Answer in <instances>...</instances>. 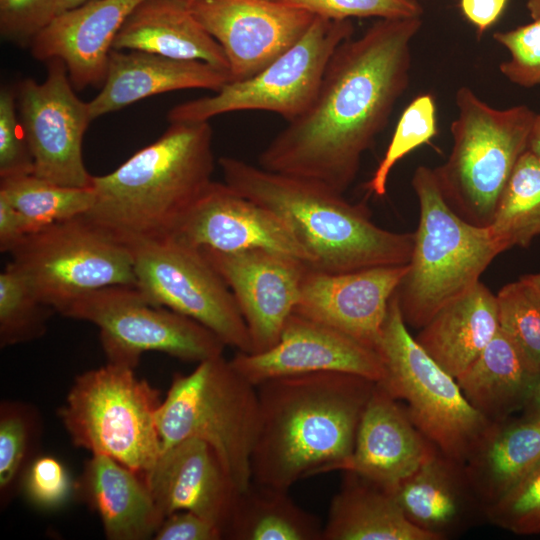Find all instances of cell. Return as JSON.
Wrapping results in <instances>:
<instances>
[{
	"mask_svg": "<svg viewBox=\"0 0 540 540\" xmlns=\"http://www.w3.org/2000/svg\"><path fill=\"white\" fill-rule=\"evenodd\" d=\"M421 17L380 19L332 55L311 105L263 149L258 165L343 194L409 84Z\"/></svg>",
	"mask_w": 540,
	"mask_h": 540,
	"instance_id": "6da1fadb",
	"label": "cell"
},
{
	"mask_svg": "<svg viewBox=\"0 0 540 540\" xmlns=\"http://www.w3.org/2000/svg\"><path fill=\"white\" fill-rule=\"evenodd\" d=\"M375 384L355 374L316 372L257 385L251 481L289 490L300 479L340 471Z\"/></svg>",
	"mask_w": 540,
	"mask_h": 540,
	"instance_id": "7a4b0ae2",
	"label": "cell"
},
{
	"mask_svg": "<svg viewBox=\"0 0 540 540\" xmlns=\"http://www.w3.org/2000/svg\"><path fill=\"white\" fill-rule=\"evenodd\" d=\"M212 138L208 121L171 122L117 169L92 177L84 215L128 246L170 238L213 181Z\"/></svg>",
	"mask_w": 540,
	"mask_h": 540,
	"instance_id": "3957f363",
	"label": "cell"
},
{
	"mask_svg": "<svg viewBox=\"0 0 540 540\" xmlns=\"http://www.w3.org/2000/svg\"><path fill=\"white\" fill-rule=\"evenodd\" d=\"M218 162L227 185L290 226L312 268L344 273L409 263L414 233L381 228L365 205L350 203L321 183L238 158L223 156Z\"/></svg>",
	"mask_w": 540,
	"mask_h": 540,
	"instance_id": "277c9868",
	"label": "cell"
},
{
	"mask_svg": "<svg viewBox=\"0 0 540 540\" xmlns=\"http://www.w3.org/2000/svg\"><path fill=\"white\" fill-rule=\"evenodd\" d=\"M412 186L419 223L396 296L406 325L421 329L441 307L479 282L504 251L488 227L472 224L452 209L433 169L417 167Z\"/></svg>",
	"mask_w": 540,
	"mask_h": 540,
	"instance_id": "5b68a950",
	"label": "cell"
},
{
	"mask_svg": "<svg viewBox=\"0 0 540 540\" xmlns=\"http://www.w3.org/2000/svg\"><path fill=\"white\" fill-rule=\"evenodd\" d=\"M161 450L184 439L208 443L239 492L251 483L259 428L257 388L223 354L175 374L157 410Z\"/></svg>",
	"mask_w": 540,
	"mask_h": 540,
	"instance_id": "8992f818",
	"label": "cell"
},
{
	"mask_svg": "<svg viewBox=\"0 0 540 540\" xmlns=\"http://www.w3.org/2000/svg\"><path fill=\"white\" fill-rule=\"evenodd\" d=\"M455 100L458 117L451 124L452 149L446 162L433 170L452 209L466 221L487 227L527 149L536 114L524 105L493 108L466 86L457 90Z\"/></svg>",
	"mask_w": 540,
	"mask_h": 540,
	"instance_id": "52a82bcc",
	"label": "cell"
},
{
	"mask_svg": "<svg viewBox=\"0 0 540 540\" xmlns=\"http://www.w3.org/2000/svg\"><path fill=\"white\" fill-rule=\"evenodd\" d=\"M134 370L107 362L81 373L59 417L74 446L146 477L161 452L156 416L162 400Z\"/></svg>",
	"mask_w": 540,
	"mask_h": 540,
	"instance_id": "ba28073f",
	"label": "cell"
},
{
	"mask_svg": "<svg viewBox=\"0 0 540 540\" xmlns=\"http://www.w3.org/2000/svg\"><path fill=\"white\" fill-rule=\"evenodd\" d=\"M378 353L385 376L377 383L407 403L412 422L439 451L465 463L492 422L468 402L456 378L410 334L396 292L389 303Z\"/></svg>",
	"mask_w": 540,
	"mask_h": 540,
	"instance_id": "9c48e42d",
	"label": "cell"
},
{
	"mask_svg": "<svg viewBox=\"0 0 540 540\" xmlns=\"http://www.w3.org/2000/svg\"><path fill=\"white\" fill-rule=\"evenodd\" d=\"M9 254L35 296L61 314L92 291L136 286L131 248L85 215L28 234Z\"/></svg>",
	"mask_w": 540,
	"mask_h": 540,
	"instance_id": "30bf717a",
	"label": "cell"
},
{
	"mask_svg": "<svg viewBox=\"0 0 540 540\" xmlns=\"http://www.w3.org/2000/svg\"><path fill=\"white\" fill-rule=\"evenodd\" d=\"M62 315L97 326L107 362L133 369L146 352L199 363L222 355L226 347L208 328L151 303L133 285L92 291L69 305Z\"/></svg>",
	"mask_w": 540,
	"mask_h": 540,
	"instance_id": "8fae6325",
	"label": "cell"
},
{
	"mask_svg": "<svg viewBox=\"0 0 540 540\" xmlns=\"http://www.w3.org/2000/svg\"><path fill=\"white\" fill-rule=\"evenodd\" d=\"M353 31L349 19L316 16L305 34L261 71L228 82L211 96L181 103L167 118L170 123L208 121L224 113L263 110L289 122L311 105L332 55Z\"/></svg>",
	"mask_w": 540,
	"mask_h": 540,
	"instance_id": "7c38bea8",
	"label": "cell"
},
{
	"mask_svg": "<svg viewBox=\"0 0 540 540\" xmlns=\"http://www.w3.org/2000/svg\"><path fill=\"white\" fill-rule=\"evenodd\" d=\"M129 247L136 287L151 303L197 321L226 346L251 353L249 332L234 296L199 249L173 238Z\"/></svg>",
	"mask_w": 540,
	"mask_h": 540,
	"instance_id": "4fadbf2b",
	"label": "cell"
},
{
	"mask_svg": "<svg viewBox=\"0 0 540 540\" xmlns=\"http://www.w3.org/2000/svg\"><path fill=\"white\" fill-rule=\"evenodd\" d=\"M64 62L48 61L44 82L31 78L17 87L16 103L33 160V174L50 182L74 188H90L82 143L92 121L88 102L74 92Z\"/></svg>",
	"mask_w": 540,
	"mask_h": 540,
	"instance_id": "5bb4252c",
	"label": "cell"
},
{
	"mask_svg": "<svg viewBox=\"0 0 540 540\" xmlns=\"http://www.w3.org/2000/svg\"><path fill=\"white\" fill-rule=\"evenodd\" d=\"M188 7L222 47L231 81L249 78L269 65L316 17L277 0H196Z\"/></svg>",
	"mask_w": 540,
	"mask_h": 540,
	"instance_id": "9a60e30c",
	"label": "cell"
},
{
	"mask_svg": "<svg viewBox=\"0 0 540 540\" xmlns=\"http://www.w3.org/2000/svg\"><path fill=\"white\" fill-rule=\"evenodd\" d=\"M199 250L232 292L249 332L251 353L270 349L296 308L308 264L263 248Z\"/></svg>",
	"mask_w": 540,
	"mask_h": 540,
	"instance_id": "2e32d148",
	"label": "cell"
},
{
	"mask_svg": "<svg viewBox=\"0 0 540 540\" xmlns=\"http://www.w3.org/2000/svg\"><path fill=\"white\" fill-rule=\"evenodd\" d=\"M233 367L254 386L285 376L316 372H344L381 382V355L352 337L319 321L293 312L279 340L259 353L239 352Z\"/></svg>",
	"mask_w": 540,
	"mask_h": 540,
	"instance_id": "e0dca14e",
	"label": "cell"
},
{
	"mask_svg": "<svg viewBox=\"0 0 540 540\" xmlns=\"http://www.w3.org/2000/svg\"><path fill=\"white\" fill-rule=\"evenodd\" d=\"M407 265L344 273L324 272L308 265L294 312L378 352L389 303Z\"/></svg>",
	"mask_w": 540,
	"mask_h": 540,
	"instance_id": "ac0fdd59",
	"label": "cell"
},
{
	"mask_svg": "<svg viewBox=\"0 0 540 540\" xmlns=\"http://www.w3.org/2000/svg\"><path fill=\"white\" fill-rule=\"evenodd\" d=\"M170 238L219 252L269 249L310 264L306 250L279 215L225 182L209 184Z\"/></svg>",
	"mask_w": 540,
	"mask_h": 540,
	"instance_id": "d6986e66",
	"label": "cell"
},
{
	"mask_svg": "<svg viewBox=\"0 0 540 540\" xmlns=\"http://www.w3.org/2000/svg\"><path fill=\"white\" fill-rule=\"evenodd\" d=\"M145 478L164 517L191 511L217 525L224 538L239 491L208 443L187 438L161 450Z\"/></svg>",
	"mask_w": 540,
	"mask_h": 540,
	"instance_id": "ffe728a7",
	"label": "cell"
},
{
	"mask_svg": "<svg viewBox=\"0 0 540 540\" xmlns=\"http://www.w3.org/2000/svg\"><path fill=\"white\" fill-rule=\"evenodd\" d=\"M144 0H91L57 14L32 40L40 61L60 59L77 90L103 84L113 41Z\"/></svg>",
	"mask_w": 540,
	"mask_h": 540,
	"instance_id": "44dd1931",
	"label": "cell"
},
{
	"mask_svg": "<svg viewBox=\"0 0 540 540\" xmlns=\"http://www.w3.org/2000/svg\"><path fill=\"white\" fill-rule=\"evenodd\" d=\"M435 448L412 422L405 405L376 382L353 452L340 471L354 472L392 492Z\"/></svg>",
	"mask_w": 540,
	"mask_h": 540,
	"instance_id": "7402d4cb",
	"label": "cell"
},
{
	"mask_svg": "<svg viewBox=\"0 0 540 540\" xmlns=\"http://www.w3.org/2000/svg\"><path fill=\"white\" fill-rule=\"evenodd\" d=\"M392 494L408 521L432 540L456 537L486 520L465 464L437 448Z\"/></svg>",
	"mask_w": 540,
	"mask_h": 540,
	"instance_id": "603a6c76",
	"label": "cell"
},
{
	"mask_svg": "<svg viewBox=\"0 0 540 540\" xmlns=\"http://www.w3.org/2000/svg\"><path fill=\"white\" fill-rule=\"evenodd\" d=\"M230 81L228 71L206 62L112 49L105 81L88 102L89 112L94 120L152 95L196 88L217 92Z\"/></svg>",
	"mask_w": 540,
	"mask_h": 540,
	"instance_id": "cb8c5ba5",
	"label": "cell"
},
{
	"mask_svg": "<svg viewBox=\"0 0 540 540\" xmlns=\"http://www.w3.org/2000/svg\"><path fill=\"white\" fill-rule=\"evenodd\" d=\"M74 493L99 516L109 540H146L164 520L146 478L105 455L92 454Z\"/></svg>",
	"mask_w": 540,
	"mask_h": 540,
	"instance_id": "d4e9b609",
	"label": "cell"
},
{
	"mask_svg": "<svg viewBox=\"0 0 540 540\" xmlns=\"http://www.w3.org/2000/svg\"><path fill=\"white\" fill-rule=\"evenodd\" d=\"M112 49L202 61L229 72L222 47L179 0L141 2L122 24Z\"/></svg>",
	"mask_w": 540,
	"mask_h": 540,
	"instance_id": "484cf974",
	"label": "cell"
},
{
	"mask_svg": "<svg viewBox=\"0 0 540 540\" xmlns=\"http://www.w3.org/2000/svg\"><path fill=\"white\" fill-rule=\"evenodd\" d=\"M498 330L496 295L479 281L441 307L415 339L456 378L481 354Z\"/></svg>",
	"mask_w": 540,
	"mask_h": 540,
	"instance_id": "4316f807",
	"label": "cell"
},
{
	"mask_svg": "<svg viewBox=\"0 0 540 540\" xmlns=\"http://www.w3.org/2000/svg\"><path fill=\"white\" fill-rule=\"evenodd\" d=\"M456 380L468 402L487 420L497 422L523 410L540 385V372L499 328Z\"/></svg>",
	"mask_w": 540,
	"mask_h": 540,
	"instance_id": "83f0119b",
	"label": "cell"
},
{
	"mask_svg": "<svg viewBox=\"0 0 540 540\" xmlns=\"http://www.w3.org/2000/svg\"><path fill=\"white\" fill-rule=\"evenodd\" d=\"M322 540H432L405 517L392 492L344 472L323 526Z\"/></svg>",
	"mask_w": 540,
	"mask_h": 540,
	"instance_id": "f1b7e54d",
	"label": "cell"
},
{
	"mask_svg": "<svg viewBox=\"0 0 540 540\" xmlns=\"http://www.w3.org/2000/svg\"><path fill=\"white\" fill-rule=\"evenodd\" d=\"M539 460L540 424L510 416L491 423L464 464L487 509Z\"/></svg>",
	"mask_w": 540,
	"mask_h": 540,
	"instance_id": "f546056e",
	"label": "cell"
},
{
	"mask_svg": "<svg viewBox=\"0 0 540 540\" xmlns=\"http://www.w3.org/2000/svg\"><path fill=\"white\" fill-rule=\"evenodd\" d=\"M323 526L288 490L251 481L237 496L224 539L322 540Z\"/></svg>",
	"mask_w": 540,
	"mask_h": 540,
	"instance_id": "4dcf8cb0",
	"label": "cell"
},
{
	"mask_svg": "<svg viewBox=\"0 0 540 540\" xmlns=\"http://www.w3.org/2000/svg\"><path fill=\"white\" fill-rule=\"evenodd\" d=\"M487 227L503 251L528 247L540 235V160L528 150L518 159Z\"/></svg>",
	"mask_w": 540,
	"mask_h": 540,
	"instance_id": "1f68e13d",
	"label": "cell"
},
{
	"mask_svg": "<svg viewBox=\"0 0 540 540\" xmlns=\"http://www.w3.org/2000/svg\"><path fill=\"white\" fill-rule=\"evenodd\" d=\"M0 195L22 214L33 232L52 223L84 215L94 202L91 187L62 186L34 174L2 178Z\"/></svg>",
	"mask_w": 540,
	"mask_h": 540,
	"instance_id": "d6a6232c",
	"label": "cell"
},
{
	"mask_svg": "<svg viewBox=\"0 0 540 540\" xmlns=\"http://www.w3.org/2000/svg\"><path fill=\"white\" fill-rule=\"evenodd\" d=\"M37 410L20 401L0 405V504L5 507L21 489L25 472L37 456L40 436Z\"/></svg>",
	"mask_w": 540,
	"mask_h": 540,
	"instance_id": "836d02e7",
	"label": "cell"
},
{
	"mask_svg": "<svg viewBox=\"0 0 540 540\" xmlns=\"http://www.w3.org/2000/svg\"><path fill=\"white\" fill-rule=\"evenodd\" d=\"M55 312L39 300L8 263L0 273V347L6 348L42 337Z\"/></svg>",
	"mask_w": 540,
	"mask_h": 540,
	"instance_id": "e575fe53",
	"label": "cell"
},
{
	"mask_svg": "<svg viewBox=\"0 0 540 540\" xmlns=\"http://www.w3.org/2000/svg\"><path fill=\"white\" fill-rule=\"evenodd\" d=\"M499 328L540 372V294L523 279L496 294Z\"/></svg>",
	"mask_w": 540,
	"mask_h": 540,
	"instance_id": "d590c367",
	"label": "cell"
},
{
	"mask_svg": "<svg viewBox=\"0 0 540 540\" xmlns=\"http://www.w3.org/2000/svg\"><path fill=\"white\" fill-rule=\"evenodd\" d=\"M436 133L434 98L428 93L421 94L402 112L386 152L366 185L367 190L376 196H384L389 174L395 164L417 147L429 142Z\"/></svg>",
	"mask_w": 540,
	"mask_h": 540,
	"instance_id": "8d00e7d4",
	"label": "cell"
},
{
	"mask_svg": "<svg viewBox=\"0 0 540 540\" xmlns=\"http://www.w3.org/2000/svg\"><path fill=\"white\" fill-rule=\"evenodd\" d=\"M486 520L516 535L540 534V460L486 509Z\"/></svg>",
	"mask_w": 540,
	"mask_h": 540,
	"instance_id": "74e56055",
	"label": "cell"
},
{
	"mask_svg": "<svg viewBox=\"0 0 540 540\" xmlns=\"http://www.w3.org/2000/svg\"><path fill=\"white\" fill-rule=\"evenodd\" d=\"M493 38L510 55L500 64L501 73L519 86L540 85V18L509 31L496 32Z\"/></svg>",
	"mask_w": 540,
	"mask_h": 540,
	"instance_id": "f35d334b",
	"label": "cell"
},
{
	"mask_svg": "<svg viewBox=\"0 0 540 540\" xmlns=\"http://www.w3.org/2000/svg\"><path fill=\"white\" fill-rule=\"evenodd\" d=\"M308 11L315 16L348 20L351 17L380 19L421 17L423 8L417 0H277Z\"/></svg>",
	"mask_w": 540,
	"mask_h": 540,
	"instance_id": "ab89813d",
	"label": "cell"
},
{
	"mask_svg": "<svg viewBox=\"0 0 540 540\" xmlns=\"http://www.w3.org/2000/svg\"><path fill=\"white\" fill-rule=\"evenodd\" d=\"M34 160L19 119L16 92H0V179L33 174Z\"/></svg>",
	"mask_w": 540,
	"mask_h": 540,
	"instance_id": "60d3db41",
	"label": "cell"
},
{
	"mask_svg": "<svg viewBox=\"0 0 540 540\" xmlns=\"http://www.w3.org/2000/svg\"><path fill=\"white\" fill-rule=\"evenodd\" d=\"M74 484L59 459L37 455L25 472L21 489L37 507L53 509L65 503L74 491Z\"/></svg>",
	"mask_w": 540,
	"mask_h": 540,
	"instance_id": "b9f144b4",
	"label": "cell"
},
{
	"mask_svg": "<svg viewBox=\"0 0 540 540\" xmlns=\"http://www.w3.org/2000/svg\"><path fill=\"white\" fill-rule=\"evenodd\" d=\"M56 15V0H0V32L21 46L31 44Z\"/></svg>",
	"mask_w": 540,
	"mask_h": 540,
	"instance_id": "7bdbcfd3",
	"label": "cell"
},
{
	"mask_svg": "<svg viewBox=\"0 0 540 540\" xmlns=\"http://www.w3.org/2000/svg\"><path fill=\"white\" fill-rule=\"evenodd\" d=\"M155 540H220L221 529L191 511H176L166 516L157 529Z\"/></svg>",
	"mask_w": 540,
	"mask_h": 540,
	"instance_id": "ee69618b",
	"label": "cell"
},
{
	"mask_svg": "<svg viewBox=\"0 0 540 540\" xmlns=\"http://www.w3.org/2000/svg\"><path fill=\"white\" fill-rule=\"evenodd\" d=\"M33 230L27 220L0 195V251L10 253Z\"/></svg>",
	"mask_w": 540,
	"mask_h": 540,
	"instance_id": "f6af8a7d",
	"label": "cell"
},
{
	"mask_svg": "<svg viewBox=\"0 0 540 540\" xmlns=\"http://www.w3.org/2000/svg\"><path fill=\"white\" fill-rule=\"evenodd\" d=\"M508 0H460L464 17L477 29L480 37L503 12Z\"/></svg>",
	"mask_w": 540,
	"mask_h": 540,
	"instance_id": "bcb514c9",
	"label": "cell"
},
{
	"mask_svg": "<svg viewBox=\"0 0 540 540\" xmlns=\"http://www.w3.org/2000/svg\"><path fill=\"white\" fill-rule=\"evenodd\" d=\"M521 412L524 419L540 424V385Z\"/></svg>",
	"mask_w": 540,
	"mask_h": 540,
	"instance_id": "7dc6e473",
	"label": "cell"
},
{
	"mask_svg": "<svg viewBox=\"0 0 540 540\" xmlns=\"http://www.w3.org/2000/svg\"><path fill=\"white\" fill-rule=\"evenodd\" d=\"M540 160V114L535 115L528 136L527 149Z\"/></svg>",
	"mask_w": 540,
	"mask_h": 540,
	"instance_id": "c3c4849f",
	"label": "cell"
},
{
	"mask_svg": "<svg viewBox=\"0 0 540 540\" xmlns=\"http://www.w3.org/2000/svg\"><path fill=\"white\" fill-rule=\"evenodd\" d=\"M91 0H56L57 14L78 7Z\"/></svg>",
	"mask_w": 540,
	"mask_h": 540,
	"instance_id": "681fc988",
	"label": "cell"
},
{
	"mask_svg": "<svg viewBox=\"0 0 540 540\" xmlns=\"http://www.w3.org/2000/svg\"><path fill=\"white\" fill-rule=\"evenodd\" d=\"M520 278L532 286L540 294V272L527 274Z\"/></svg>",
	"mask_w": 540,
	"mask_h": 540,
	"instance_id": "f907efd6",
	"label": "cell"
},
{
	"mask_svg": "<svg viewBox=\"0 0 540 540\" xmlns=\"http://www.w3.org/2000/svg\"><path fill=\"white\" fill-rule=\"evenodd\" d=\"M526 5L533 20L540 18V0H527Z\"/></svg>",
	"mask_w": 540,
	"mask_h": 540,
	"instance_id": "816d5d0a",
	"label": "cell"
},
{
	"mask_svg": "<svg viewBox=\"0 0 540 540\" xmlns=\"http://www.w3.org/2000/svg\"><path fill=\"white\" fill-rule=\"evenodd\" d=\"M179 1H181L184 4H186L187 6H189L191 3L195 2L196 0H179Z\"/></svg>",
	"mask_w": 540,
	"mask_h": 540,
	"instance_id": "f5cc1de1",
	"label": "cell"
}]
</instances>
